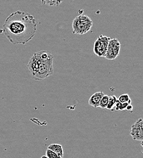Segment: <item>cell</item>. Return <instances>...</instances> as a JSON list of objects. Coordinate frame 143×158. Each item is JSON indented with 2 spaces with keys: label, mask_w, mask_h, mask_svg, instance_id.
Instances as JSON below:
<instances>
[{
  "label": "cell",
  "mask_w": 143,
  "mask_h": 158,
  "mask_svg": "<svg viewBox=\"0 0 143 158\" xmlns=\"http://www.w3.org/2000/svg\"><path fill=\"white\" fill-rule=\"evenodd\" d=\"M63 0H41V3L44 5L49 6H57L60 5Z\"/></svg>",
  "instance_id": "10"
},
{
  "label": "cell",
  "mask_w": 143,
  "mask_h": 158,
  "mask_svg": "<svg viewBox=\"0 0 143 158\" xmlns=\"http://www.w3.org/2000/svg\"><path fill=\"white\" fill-rule=\"evenodd\" d=\"M133 106L131 105V104H129L127 105L125 110L127 111H133Z\"/></svg>",
  "instance_id": "15"
},
{
  "label": "cell",
  "mask_w": 143,
  "mask_h": 158,
  "mask_svg": "<svg viewBox=\"0 0 143 158\" xmlns=\"http://www.w3.org/2000/svg\"><path fill=\"white\" fill-rule=\"evenodd\" d=\"M121 49V43L117 39L110 40L105 57L108 60H113L119 56Z\"/></svg>",
  "instance_id": "5"
},
{
  "label": "cell",
  "mask_w": 143,
  "mask_h": 158,
  "mask_svg": "<svg viewBox=\"0 0 143 158\" xmlns=\"http://www.w3.org/2000/svg\"><path fill=\"white\" fill-rule=\"evenodd\" d=\"M103 95H104V93L102 91L95 93L90 97V98L88 100V104L95 108H98L100 101L102 99V97L103 96Z\"/></svg>",
  "instance_id": "7"
},
{
  "label": "cell",
  "mask_w": 143,
  "mask_h": 158,
  "mask_svg": "<svg viewBox=\"0 0 143 158\" xmlns=\"http://www.w3.org/2000/svg\"><path fill=\"white\" fill-rule=\"evenodd\" d=\"M35 60L34 69L31 77L35 80L41 81L51 76L54 73L53 59L40 60L32 56Z\"/></svg>",
  "instance_id": "2"
},
{
  "label": "cell",
  "mask_w": 143,
  "mask_h": 158,
  "mask_svg": "<svg viewBox=\"0 0 143 158\" xmlns=\"http://www.w3.org/2000/svg\"><path fill=\"white\" fill-rule=\"evenodd\" d=\"M118 100L120 102L124 103H128L129 104H131L132 100L130 99L129 95L128 94H121L118 98Z\"/></svg>",
  "instance_id": "12"
},
{
  "label": "cell",
  "mask_w": 143,
  "mask_h": 158,
  "mask_svg": "<svg viewBox=\"0 0 143 158\" xmlns=\"http://www.w3.org/2000/svg\"><path fill=\"white\" fill-rule=\"evenodd\" d=\"M93 26V21L87 15H81L76 17L72 24L73 34L83 35L90 31Z\"/></svg>",
  "instance_id": "3"
},
{
  "label": "cell",
  "mask_w": 143,
  "mask_h": 158,
  "mask_svg": "<svg viewBox=\"0 0 143 158\" xmlns=\"http://www.w3.org/2000/svg\"><path fill=\"white\" fill-rule=\"evenodd\" d=\"M108 96L104 94L100 101L99 107L102 109H106V107L108 103Z\"/></svg>",
  "instance_id": "13"
},
{
  "label": "cell",
  "mask_w": 143,
  "mask_h": 158,
  "mask_svg": "<svg viewBox=\"0 0 143 158\" xmlns=\"http://www.w3.org/2000/svg\"><path fill=\"white\" fill-rule=\"evenodd\" d=\"M128 105H129V103H122L118 101V100H117V101L116 102V104L115 105V107L113 108L112 111H124V110H125Z\"/></svg>",
  "instance_id": "11"
},
{
  "label": "cell",
  "mask_w": 143,
  "mask_h": 158,
  "mask_svg": "<svg viewBox=\"0 0 143 158\" xmlns=\"http://www.w3.org/2000/svg\"><path fill=\"white\" fill-rule=\"evenodd\" d=\"M36 20L31 14L17 11L5 20L3 32L13 44H25L35 36L37 32Z\"/></svg>",
  "instance_id": "1"
},
{
  "label": "cell",
  "mask_w": 143,
  "mask_h": 158,
  "mask_svg": "<svg viewBox=\"0 0 143 158\" xmlns=\"http://www.w3.org/2000/svg\"><path fill=\"white\" fill-rule=\"evenodd\" d=\"M130 136L135 140L143 142V118H140L131 127Z\"/></svg>",
  "instance_id": "6"
},
{
  "label": "cell",
  "mask_w": 143,
  "mask_h": 158,
  "mask_svg": "<svg viewBox=\"0 0 143 158\" xmlns=\"http://www.w3.org/2000/svg\"><path fill=\"white\" fill-rule=\"evenodd\" d=\"M48 158H61L59 157L56 153L53 152L51 150H49L47 148L46 151V155H45Z\"/></svg>",
  "instance_id": "14"
},
{
  "label": "cell",
  "mask_w": 143,
  "mask_h": 158,
  "mask_svg": "<svg viewBox=\"0 0 143 158\" xmlns=\"http://www.w3.org/2000/svg\"><path fill=\"white\" fill-rule=\"evenodd\" d=\"M118 100V98L115 96H110L108 97V103L106 107V109L110 111H112L113 108L115 107V105L116 104V102Z\"/></svg>",
  "instance_id": "9"
},
{
  "label": "cell",
  "mask_w": 143,
  "mask_h": 158,
  "mask_svg": "<svg viewBox=\"0 0 143 158\" xmlns=\"http://www.w3.org/2000/svg\"><path fill=\"white\" fill-rule=\"evenodd\" d=\"M48 149L52 150L56 153L59 157L62 158L63 157V150L61 144L59 143H52L48 147Z\"/></svg>",
  "instance_id": "8"
},
{
  "label": "cell",
  "mask_w": 143,
  "mask_h": 158,
  "mask_svg": "<svg viewBox=\"0 0 143 158\" xmlns=\"http://www.w3.org/2000/svg\"><path fill=\"white\" fill-rule=\"evenodd\" d=\"M41 158H48L46 156H41Z\"/></svg>",
  "instance_id": "16"
},
{
  "label": "cell",
  "mask_w": 143,
  "mask_h": 158,
  "mask_svg": "<svg viewBox=\"0 0 143 158\" xmlns=\"http://www.w3.org/2000/svg\"><path fill=\"white\" fill-rule=\"evenodd\" d=\"M110 40V37L101 35L95 41L93 46V52L98 57H105Z\"/></svg>",
  "instance_id": "4"
}]
</instances>
